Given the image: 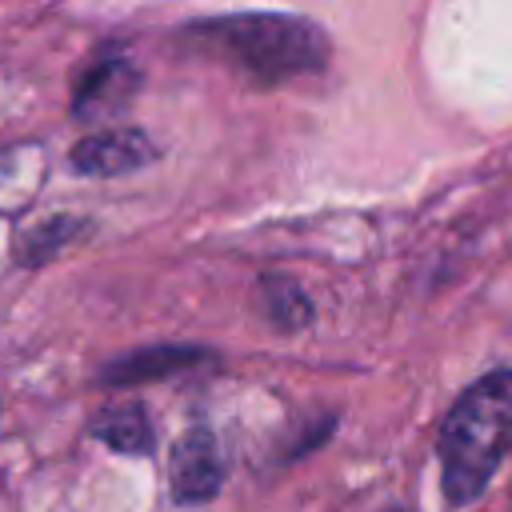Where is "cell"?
Here are the masks:
<instances>
[{
    "instance_id": "1",
    "label": "cell",
    "mask_w": 512,
    "mask_h": 512,
    "mask_svg": "<svg viewBox=\"0 0 512 512\" xmlns=\"http://www.w3.org/2000/svg\"><path fill=\"white\" fill-rule=\"evenodd\" d=\"M184 40L208 44L224 52L236 68L256 76L260 84L292 80L304 72H320L328 64V36L320 24L284 12H232L180 28Z\"/></svg>"
},
{
    "instance_id": "6",
    "label": "cell",
    "mask_w": 512,
    "mask_h": 512,
    "mask_svg": "<svg viewBox=\"0 0 512 512\" xmlns=\"http://www.w3.org/2000/svg\"><path fill=\"white\" fill-rule=\"evenodd\" d=\"M208 360L204 348H188V344H164V348H140V352H128L120 360H108L100 368V380L104 384H144L152 376H172L180 368H192Z\"/></svg>"
},
{
    "instance_id": "5",
    "label": "cell",
    "mask_w": 512,
    "mask_h": 512,
    "mask_svg": "<svg viewBox=\"0 0 512 512\" xmlns=\"http://www.w3.org/2000/svg\"><path fill=\"white\" fill-rule=\"evenodd\" d=\"M140 84V72L128 56H96L84 76L76 80V96H72V116L92 124V120H104L112 112H120L132 92Z\"/></svg>"
},
{
    "instance_id": "3",
    "label": "cell",
    "mask_w": 512,
    "mask_h": 512,
    "mask_svg": "<svg viewBox=\"0 0 512 512\" xmlns=\"http://www.w3.org/2000/svg\"><path fill=\"white\" fill-rule=\"evenodd\" d=\"M168 484L176 504H204L224 484V456L208 428H188L168 452Z\"/></svg>"
},
{
    "instance_id": "7",
    "label": "cell",
    "mask_w": 512,
    "mask_h": 512,
    "mask_svg": "<svg viewBox=\"0 0 512 512\" xmlns=\"http://www.w3.org/2000/svg\"><path fill=\"white\" fill-rule=\"evenodd\" d=\"M88 432L96 440H104L112 452L120 456H148L152 452V424L144 416V408L136 400H124V404H112V408H100L88 424Z\"/></svg>"
},
{
    "instance_id": "2",
    "label": "cell",
    "mask_w": 512,
    "mask_h": 512,
    "mask_svg": "<svg viewBox=\"0 0 512 512\" xmlns=\"http://www.w3.org/2000/svg\"><path fill=\"white\" fill-rule=\"evenodd\" d=\"M512 448V372L472 384L444 420L440 464L448 504H472Z\"/></svg>"
},
{
    "instance_id": "9",
    "label": "cell",
    "mask_w": 512,
    "mask_h": 512,
    "mask_svg": "<svg viewBox=\"0 0 512 512\" xmlns=\"http://www.w3.org/2000/svg\"><path fill=\"white\" fill-rule=\"evenodd\" d=\"M268 296L276 300V304H272V316H276V324H284V328H296V324H304V320H308V300L296 292V284H276Z\"/></svg>"
},
{
    "instance_id": "4",
    "label": "cell",
    "mask_w": 512,
    "mask_h": 512,
    "mask_svg": "<svg viewBox=\"0 0 512 512\" xmlns=\"http://www.w3.org/2000/svg\"><path fill=\"white\" fill-rule=\"evenodd\" d=\"M156 160V144L140 128H108L72 144L68 164L80 176H120Z\"/></svg>"
},
{
    "instance_id": "8",
    "label": "cell",
    "mask_w": 512,
    "mask_h": 512,
    "mask_svg": "<svg viewBox=\"0 0 512 512\" xmlns=\"http://www.w3.org/2000/svg\"><path fill=\"white\" fill-rule=\"evenodd\" d=\"M76 232H80V220H68V216H64V220L56 216V220L40 224L32 240H20V264H36V260H48V256H52L60 244H68Z\"/></svg>"
}]
</instances>
